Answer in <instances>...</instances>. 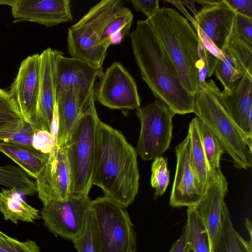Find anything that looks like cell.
I'll use <instances>...</instances> for the list:
<instances>
[{"label": "cell", "mask_w": 252, "mask_h": 252, "mask_svg": "<svg viewBox=\"0 0 252 252\" xmlns=\"http://www.w3.org/2000/svg\"><path fill=\"white\" fill-rule=\"evenodd\" d=\"M35 129V127L34 125L25 122L22 128L13 133L4 142L33 147L32 140Z\"/></svg>", "instance_id": "cell-37"}, {"label": "cell", "mask_w": 252, "mask_h": 252, "mask_svg": "<svg viewBox=\"0 0 252 252\" xmlns=\"http://www.w3.org/2000/svg\"><path fill=\"white\" fill-rule=\"evenodd\" d=\"M196 0H183L181 1V3L183 5H185L187 6L190 11L193 13L194 16H196L197 14V11L196 10L195 7V2Z\"/></svg>", "instance_id": "cell-44"}, {"label": "cell", "mask_w": 252, "mask_h": 252, "mask_svg": "<svg viewBox=\"0 0 252 252\" xmlns=\"http://www.w3.org/2000/svg\"><path fill=\"white\" fill-rule=\"evenodd\" d=\"M164 1H166L167 2H170L173 4L175 6L177 7L179 9V10H180L183 13V14H184L187 17V18L191 22L194 27L197 25L194 19L190 15V14L188 12L187 10L184 8L183 5L181 2V1L168 0H165Z\"/></svg>", "instance_id": "cell-43"}, {"label": "cell", "mask_w": 252, "mask_h": 252, "mask_svg": "<svg viewBox=\"0 0 252 252\" xmlns=\"http://www.w3.org/2000/svg\"><path fill=\"white\" fill-rule=\"evenodd\" d=\"M232 34L252 44V18L236 13Z\"/></svg>", "instance_id": "cell-36"}, {"label": "cell", "mask_w": 252, "mask_h": 252, "mask_svg": "<svg viewBox=\"0 0 252 252\" xmlns=\"http://www.w3.org/2000/svg\"><path fill=\"white\" fill-rule=\"evenodd\" d=\"M191 248L188 239L187 230L185 226L181 235L173 243L169 252H190Z\"/></svg>", "instance_id": "cell-42"}, {"label": "cell", "mask_w": 252, "mask_h": 252, "mask_svg": "<svg viewBox=\"0 0 252 252\" xmlns=\"http://www.w3.org/2000/svg\"><path fill=\"white\" fill-rule=\"evenodd\" d=\"M151 185L155 189V199L162 195L170 181V171L167 167V159L161 156L154 159L151 167Z\"/></svg>", "instance_id": "cell-32"}, {"label": "cell", "mask_w": 252, "mask_h": 252, "mask_svg": "<svg viewBox=\"0 0 252 252\" xmlns=\"http://www.w3.org/2000/svg\"><path fill=\"white\" fill-rule=\"evenodd\" d=\"M90 211L102 252H136L134 226L124 206L104 196L91 201Z\"/></svg>", "instance_id": "cell-7"}, {"label": "cell", "mask_w": 252, "mask_h": 252, "mask_svg": "<svg viewBox=\"0 0 252 252\" xmlns=\"http://www.w3.org/2000/svg\"><path fill=\"white\" fill-rule=\"evenodd\" d=\"M236 13L252 18V0H225Z\"/></svg>", "instance_id": "cell-41"}, {"label": "cell", "mask_w": 252, "mask_h": 252, "mask_svg": "<svg viewBox=\"0 0 252 252\" xmlns=\"http://www.w3.org/2000/svg\"><path fill=\"white\" fill-rule=\"evenodd\" d=\"M216 94L225 110L248 137L252 138V126L249 122L250 112L252 110V77L244 73L231 91H220Z\"/></svg>", "instance_id": "cell-19"}, {"label": "cell", "mask_w": 252, "mask_h": 252, "mask_svg": "<svg viewBox=\"0 0 252 252\" xmlns=\"http://www.w3.org/2000/svg\"><path fill=\"white\" fill-rule=\"evenodd\" d=\"M133 15L130 9L123 6L105 28L100 39L101 45L106 50L111 44H118L129 34Z\"/></svg>", "instance_id": "cell-26"}, {"label": "cell", "mask_w": 252, "mask_h": 252, "mask_svg": "<svg viewBox=\"0 0 252 252\" xmlns=\"http://www.w3.org/2000/svg\"><path fill=\"white\" fill-rule=\"evenodd\" d=\"M196 2L202 5L193 18L197 26L223 52L233 31L236 13L225 0Z\"/></svg>", "instance_id": "cell-16"}, {"label": "cell", "mask_w": 252, "mask_h": 252, "mask_svg": "<svg viewBox=\"0 0 252 252\" xmlns=\"http://www.w3.org/2000/svg\"><path fill=\"white\" fill-rule=\"evenodd\" d=\"M225 59L219 60L214 73L224 90L231 91L242 77L244 72L238 62L224 53Z\"/></svg>", "instance_id": "cell-31"}, {"label": "cell", "mask_w": 252, "mask_h": 252, "mask_svg": "<svg viewBox=\"0 0 252 252\" xmlns=\"http://www.w3.org/2000/svg\"><path fill=\"white\" fill-rule=\"evenodd\" d=\"M174 67L184 88L196 95L199 90L198 38L187 19L176 10L162 7L147 18Z\"/></svg>", "instance_id": "cell-3"}, {"label": "cell", "mask_w": 252, "mask_h": 252, "mask_svg": "<svg viewBox=\"0 0 252 252\" xmlns=\"http://www.w3.org/2000/svg\"><path fill=\"white\" fill-rule=\"evenodd\" d=\"M22 195L14 189H3L0 191V212L5 220L17 224L19 220L33 222L40 218L39 211L28 204Z\"/></svg>", "instance_id": "cell-22"}, {"label": "cell", "mask_w": 252, "mask_h": 252, "mask_svg": "<svg viewBox=\"0 0 252 252\" xmlns=\"http://www.w3.org/2000/svg\"><path fill=\"white\" fill-rule=\"evenodd\" d=\"M123 6L121 0H103L70 27L67 30V46L71 57L102 67L107 50L101 45V37Z\"/></svg>", "instance_id": "cell-6"}, {"label": "cell", "mask_w": 252, "mask_h": 252, "mask_svg": "<svg viewBox=\"0 0 252 252\" xmlns=\"http://www.w3.org/2000/svg\"><path fill=\"white\" fill-rule=\"evenodd\" d=\"M199 119L195 117L189 124L188 132L190 141V157L193 169L203 193L208 186L211 172L203 149L200 133Z\"/></svg>", "instance_id": "cell-24"}, {"label": "cell", "mask_w": 252, "mask_h": 252, "mask_svg": "<svg viewBox=\"0 0 252 252\" xmlns=\"http://www.w3.org/2000/svg\"><path fill=\"white\" fill-rule=\"evenodd\" d=\"M9 237V236L0 231V241L8 239Z\"/></svg>", "instance_id": "cell-46"}, {"label": "cell", "mask_w": 252, "mask_h": 252, "mask_svg": "<svg viewBox=\"0 0 252 252\" xmlns=\"http://www.w3.org/2000/svg\"><path fill=\"white\" fill-rule=\"evenodd\" d=\"M94 95L81 112L65 144L70 172V195L88 196L92 185L97 126Z\"/></svg>", "instance_id": "cell-5"}, {"label": "cell", "mask_w": 252, "mask_h": 252, "mask_svg": "<svg viewBox=\"0 0 252 252\" xmlns=\"http://www.w3.org/2000/svg\"><path fill=\"white\" fill-rule=\"evenodd\" d=\"M0 185L14 189L22 195L37 192L36 183L20 167L11 164L0 165Z\"/></svg>", "instance_id": "cell-27"}, {"label": "cell", "mask_w": 252, "mask_h": 252, "mask_svg": "<svg viewBox=\"0 0 252 252\" xmlns=\"http://www.w3.org/2000/svg\"><path fill=\"white\" fill-rule=\"evenodd\" d=\"M185 226L191 251L193 252H210L208 235L197 208H188L187 220Z\"/></svg>", "instance_id": "cell-28"}, {"label": "cell", "mask_w": 252, "mask_h": 252, "mask_svg": "<svg viewBox=\"0 0 252 252\" xmlns=\"http://www.w3.org/2000/svg\"><path fill=\"white\" fill-rule=\"evenodd\" d=\"M24 124L18 107L9 92L0 88V140L5 141Z\"/></svg>", "instance_id": "cell-25"}, {"label": "cell", "mask_w": 252, "mask_h": 252, "mask_svg": "<svg viewBox=\"0 0 252 252\" xmlns=\"http://www.w3.org/2000/svg\"><path fill=\"white\" fill-rule=\"evenodd\" d=\"M0 152L11 159L28 175L37 179L46 165L50 154L33 147L0 142Z\"/></svg>", "instance_id": "cell-20"}, {"label": "cell", "mask_w": 252, "mask_h": 252, "mask_svg": "<svg viewBox=\"0 0 252 252\" xmlns=\"http://www.w3.org/2000/svg\"><path fill=\"white\" fill-rule=\"evenodd\" d=\"M200 133L209 167L211 172L220 169V161L225 153L222 145L212 131L199 119Z\"/></svg>", "instance_id": "cell-29"}, {"label": "cell", "mask_w": 252, "mask_h": 252, "mask_svg": "<svg viewBox=\"0 0 252 252\" xmlns=\"http://www.w3.org/2000/svg\"><path fill=\"white\" fill-rule=\"evenodd\" d=\"M198 38L199 57L204 62L208 71L207 77H209L214 73L219 59L206 49L198 36Z\"/></svg>", "instance_id": "cell-38"}, {"label": "cell", "mask_w": 252, "mask_h": 252, "mask_svg": "<svg viewBox=\"0 0 252 252\" xmlns=\"http://www.w3.org/2000/svg\"><path fill=\"white\" fill-rule=\"evenodd\" d=\"M252 244L244 240L234 229L229 210L225 203L213 252H252Z\"/></svg>", "instance_id": "cell-23"}, {"label": "cell", "mask_w": 252, "mask_h": 252, "mask_svg": "<svg viewBox=\"0 0 252 252\" xmlns=\"http://www.w3.org/2000/svg\"><path fill=\"white\" fill-rule=\"evenodd\" d=\"M91 201L89 195H69L64 200L44 204L41 217L44 225L53 234L74 241L85 230Z\"/></svg>", "instance_id": "cell-10"}, {"label": "cell", "mask_w": 252, "mask_h": 252, "mask_svg": "<svg viewBox=\"0 0 252 252\" xmlns=\"http://www.w3.org/2000/svg\"><path fill=\"white\" fill-rule=\"evenodd\" d=\"M104 72L102 67L84 60L66 57L58 52L55 63L56 94L65 90L75 93L81 112L94 95V86Z\"/></svg>", "instance_id": "cell-9"}, {"label": "cell", "mask_w": 252, "mask_h": 252, "mask_svg": "<svg viewBox=\"0 0 252 252\" xmlns=\"http://www.w3.org/2000/svg\"><path fill=\"white\" fill-rule=\"evenodd\" d=\"M194 28L196 31L197 36L201 40L206 49L219 60H224L225 59L224 52L219 49L197 25L194 27Z\"/></svg>", "instance_id": "cell-40"}, {"label": "cell", "mask_w": 252, "mask_h": 252, "mask_svg": "<svg viewBox=\"0 0 252 252\" xmlns=\"http://www.w3.org/2000/svg\"><path fill=\"white\" fill-rule=\"evenodd\" d=\"M0 252H40V250L34 241L22 242L9 237L0 241Z\"/></svg>", "instance_id": "cell-35"}, {"label": "cell", "mask_w": 252, "mask_h": 252, "mask_svg": "<svg viewBox=\"0 0 252 252\" xmlns=\"http://www.w3.org/2000/svg\"><path fill=\"white\" fill-rule=\"evenodd\" d=\"M58 120L57 146H64L81 113L75 93L65 90L56 94Z\"/></svg>", "instance_id": "cell-21"}, {"label": "cell", "mask_w": 252, "mask_h": 252, "mask_svg": "<svg viewBox=\"0 0 252 252\" xmlns=\"http://www.w3.org/2000/svg\"><path fill=\"white\" fill-rule=\"evenodd\" d=\"M94 98L111 109L130 110L140 107L136 83L128 71L119 62L108 67L100 78Z\"/></svg>", "instance_id": "cell-11"}, {"label": "cell", "mask_w": 252, "mask_h": 252, "mask_svg": "<svg viewBox=\"0 0 252 252\" xmlns=\"http://www.w3.org/2000/svg\"><path fill=\"white\" fill-rule=\"evenodd\" d=\"M218 86L210 80L196 94L194 113L212 131L232 159L235 168L248 170L252 165V138L248 137L219 101Z\"/></svg>", "instance_id": "cell-4"}, {"label": "cell", "mask_w": 252, "mask_h": 252, "mask_svg": "<svg viewBox=\"0 0 252 252\" xmlns=\"http://www.w3.org/2000/svg\"><path fill=\"white\" fill-rule=\"evenodd\" d=\"M11 8L14 23L31 22L47 27L73 20L69 0H0Z\"/></svg>", "instance_id": "cell-12"}, {"label": "cell", "mask_w": 252, "mask_h": 252, "mask_svg": "<svg viewBox=\"0 0 252 252\" xmlns=\"http://www.w3.org/2000/svg\"><path fill=\"white\" fill-rule=\"evenodd\" d=\"M72 242L78 252H102L90 209L84 233Z\"/></svg>", "instance_id": "cell-33"}, {"label": "cell", "mask_w": 252, "mask_h": 252, "mask_svg": "<svg viewBox=\"0 0 252 252\" xmlns=\"http://www.w3.org/2000/svg\"><path fill=\"white\" fill-rule=\"evenodd\" d=\"M141 128L137 155L149 161L160 157L169 148L172 135V119L175 114L161 100L136 109Z\"/></svg>", "instance_id": "cell-8"}, {"label": "cell", "mask_w": 252, "mask_h": 252, "mask_svg": "<svg viewBox=\"0 0 252 252\" xmlns=\"http://www.w3.org/2000/svg\"><path fill=\"white\" fill-rule=\"evenodd\" d=\"M136 149L121 132L100 120L97 126L92 185L126 207L137 195L139 172Z\"/></svg>", "instance_id": "cell-1"}, {"label": "cell", "mask_w": 252, "mask_h": 252, "mask_svg": "<svg viewBox=\"0 0 252 252\" xmlns=\"http://www.w3.org/2000/svg\"><path fill=\"white\" fill-rule=\"evenodd\" d=\"M190 146L188 133L175 147L176 167L169 202L174 208H197L204 194L191 164Z\"/></svg>", "instance_id": "cell-13"}, {"label": "cell", "mask_w": 252, "mask_h": 252, "mask_svg": "<svg viewBox=\"0 0 252 252\" xmlns=\"http://www.w3.org/2000/svg\"><path fill=\"white\" fill-rule=\"evenodd\" d=\"M244 224L249 234L250 242H252V221L249 218L245 219Z\"/></svg>", "instance_id": "cell-45"}, {"label": "cell", "mask_w": 252, "mask_h": 252, "mask_svg": "<svg viewBox=\"0 0 252 252\" xmlns=\"http://www.w3.org/2000/svg\"><path fill=\"white\" fill-rule=\"evenodd\" d=\"M35 127L32 147L44 154H50L57 146V140L51 132L44 128Z\"/></svg>", "instance_id": "cell-34"}, {"label": "cell", "mask_w": 252, "mask_h": 252, "mask_svg": "<svg viewBox=\"0 0 252 252\" xmlns=\"http://www.w3.org/2000/svg\"><path fill=\"white\" fill-rule=\"evenodd\" d=\"M58 52L48 48L40 54L39 90L35 123L51 133L56 105L54 69Z\"/></svg>", "instance_id": "cell-18"}, {"label": "cell", "mask_w": 252, "mask_h": 252, "mask_svg": "<svg viewBox=\"0 0 252 252\" xmlns=\"http://www.w3.org/2000/svg\"><path fill=\"white\" fill-rule=\"evenodd\" d=\"M39 82L40 54H34L22 61L8 92L25 122L33 125H35Z\"/></svg>", "instance_id": "cell-14"}, {"label": "cell", "mask_w": 252, "mask_h": 252, "mask_svg": "<svg viewBox=\"0 0 252 252\" xmlns=\"http://www.w3.org/2000/svg\"><path fill=\"white\" fill-rule=\"evenodd\" d=\"M130 2L135 10L145 14L147 18L152 16L159 8L158 0H131Z\"/></svg>", "instance_id": "cell-39"}, {"label": "cell", "mask_w": 252, "mask_h": 252, "mask_svg": "<svg viewBox=\"0 0 252 252\" xmlns=\"http://www.w3.org/2000/svg\"><path fill=\"white\" fill-rule=\"evenodd\" d=\"M38 198L43 205L64 200L70 195V172L64 146H56L45 168L36 179Z\"/></svg>", "instance_id": "cell-15"}, {"label": "cell", "mask_w": 252, "mask_h": 252, "mask_svg": "<svg viewBox=\"0 0 252 252\" xmlns=\"http://www.w3.org/2000/svg\"><path fill=\"white\" fill-rule=\"evenodd\" d=\"M223 52L236 60L244 73L252 77V47L243 38L231 34Z\"/></svg>", "instance_id": "cell-30"}, {"label": "cell", "mask_w": 252, "mask_h": 252, "mask_svg": "<svg viewBox=\"0 0 252 252\" xmlns=\"http://www.w3.org/2000/svg\"><path fill=\"white\" fill-rule=\"evenodd\" d=\"M129 36L141 77L157 99L165 103L175 114L194 113L196 95L184 88L148 20L138 21Z\"/></svg>", "instance_id": "cell-2"}, {"label": "cell", "mask_w": 252, "mask_h": 252, "mask_svg": "<svg viewBox=\"0 0 252 252\" xmlns=\"http://www.w3.org/2000/svg\"><path fill=\"white\" fill-rule=\"evenodd\" d=\"M228 182L221 170L212 172L209 182L197 208L205 227L210 252H213L221 222Z\"/></svg>", "instance_id": "cell-17"}]
</instances>
